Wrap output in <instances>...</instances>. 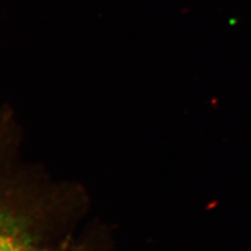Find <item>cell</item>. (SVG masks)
Returning <instances> with one entry per match:
<instances>
[{
	"mask_svg": "<svg viewBox=\"0 0 251 251\" xmlns=\"http://www.w3.org/2000/svg\"><path fill=\"white\" fill-rule=\"evenodd\" d=\"M26 225L0 207V251H49L36 244Z\"/></svg>",
	"mask_w": 251,
	"mask_h": 251,
	"instance_id": "obj_1",
	"label": "cell"
}]
</instances>
